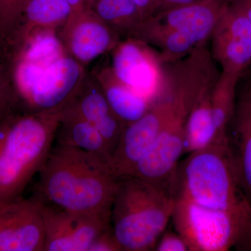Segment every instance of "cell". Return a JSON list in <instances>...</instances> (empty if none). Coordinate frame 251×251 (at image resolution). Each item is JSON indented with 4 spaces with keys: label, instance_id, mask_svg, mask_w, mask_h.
I'll list each match as a JSON object with an SVG mask.
<instances>
[{
    "label": "cell",
    "instance_id": "1",
    "mask_svg": "<svg viewBox=\"0 0 251 251\" xmlns=\"http://www.w3.org/2000/svg\"><path fill=\"white\" fill-rule=\"evenodd\" d=\"M32 197L72 212L111 216L118 178L108 164L75 147L54 141Z\"/></svg>",
    "mask_w": 251,
    "mask_h": 251
},
{
    "label": "cell",
    "instance_id": "2",
    "mask_svg": "<svg viewBox=\"0 0 251 251\" xmlns=\"http://www.w3.org/2000/svg\"><path fill=\"white\" fill-rule=\"evenodd\" d=\"M61 111L21 108L0 117V206L22 198L39 174L55 141Z\"/></svg>",
    "mask_w": 251,
    "mask_h": 251
},
{
    "label": "cell",
    "instance_id": "3",
    "mask_svg": "<svg viewBox=\"0 0 251 251\" xmlns=\"http://www.w3.org/2000/svg\"><path fill=\"white\" fill-rule=\"evenodd\" d=\"M175 204L170 193L139 178H118L111 226L122 251L154 250L171 221Z\"/></svg>",
    "mask_w": 251,
    "mask_h": 251
},
{
    "label": "cell",
    "instance_id": "4",
    "mask_svg": "<svg viewBox=\"0 0 251 251\" xmlns=\"http://www.w3.org/2000/svg\"><path fill=\"white\" fill-rule=\"evenodd\" d=\"M171 193L175 200L210 209L251 206L238 182L229 142L212 144L180 160Z\"/></svg>",
    "mask_w": 251,
    "mask_h": 251
},
{
    "label": "cell",
    "instance_id": "5",
    "mask_svg": "<svg viewBox=\"0 0 251 251\" xmlns=\"http://www.w3.org/2000/svg\"><path fill=\"white\" fill-rule=\"evenodd\" d=\"M171 221L190 251H238L251 233V206L219 210L175 199Z\"/></svg>",
    "mask_w": 251,
    "mask_h": 251
},
{
    "label": "cell",
    "instance_id": "6",
    "mask_svg": "<svg viewBox=\"0 0 251 251\" xmlns=\"http://www.w3.org/2000/svg\"><path fill=\"white\" fill-rule=\"evenodd\" d=\"M10 70L23 108L31 112L61 111L87 74L68 54L46 66L18 59Z\"/></svg>",
    "mask_w": 251,
    "mask_h": 251
},
{
    "label": "cell",
    "instance_id": "7",
    "mask_svg": "<svg viewBox=\"0 0 251 251\" xmlns=\"http://www.w3.org/2000/svg\"><path fill=\"white\" fill-rule=\"evenodd\" d=\"M176 106L175 98L152 104L143 116L125 126L110 160V168L115 177L132 174L152 148Z\"/></svg>",
    "mask_w": 251,
    "mask_h": 251
},
{
    "label": "cell",
    "instance_id": "8",
    "mask_svg": "<svg viewBox=\"0 0 251 251\" xmlns=\"http://www.w3.org/2000/svg\"><path fill=\"white\" fill-rule=\"evenodd\" d=\"M189 110L184 103L177 105L152 148L130 176L139 178L171 195L175 172L184 155V126Z\"/></svg>",
    "mask_w": 251,
    "mask_h": 251
},
{
    "label": "cell",
    "instance_id": "9",
    "mask_svg": "<svg viewBox=\"0 0 251 251\" xmlns=\"http://www.w3.org/2000/svg\"><path fill=\"white\" fill-rule=\"evenodd\" d=\"M40 204L44 251H88L97 236L111 225V216L72 212Z\"/></svg>",
    "mask_w": 251,
    "mask_h": 251
},
{
    "label": "cell",
    "instance_id": "10",
    "mask_svg": "<svg viewBox=\"0 0 251 251\" xmlns=\"http://www.w3.org/2000/svg\"><path fill=\"white\" fill-rule=\"evenodd\" d=\"M57 34L66 52L84 67L117 44L111 26L88 5L73 9Z\"/></svg>",
    "mask_w": 251,
    "mask_h": 251
},
{
    "label": "cell",
    "instance_id": "11",
    "mask_svg": "<svg viewBox=\"0 0 251 251\" xmlns=\"http://www.w3.org/2000/svg\"><path fill=\"white\" fill-rule=\"evenodd\" d=\"M41 204L31 196L0 206V251H44Z\"/></svg>",
    "mask_w": 251,
    "mask_h": 251
},
{
    "label": "cell",
    "instance_id": "12",
    "mask_svg": "<svg viewBox=\"0 0 251 251\" xmlns=\"http://www.w3.org/2000/svg\"><path fill=\"white\" fill-rule=\"evenodd\" d=\"M66 105L75 109L99 130L112 157L125 125L112 111L100 85L91 73L87 72L80 87Z\"/></svg>",
    "mask_w": 251,
    "mask_h": 251
},
{
    "label": "cell",
    "instance_id": "13",
    "mask_svg": "<svg viewBox=\"0 0 251 251\" xmlns=\"http://www.w3.org/2000/svg\"><path fill=\"white\" fill-rule=\"evenodd\" d=\"M111 68L125 85L153 102L158 74L152 59L140 43L129 40L115 46Z\"/></svg>",
    "mask_w": 251,
    "mask_h": 251
},
{
    "label": "cell",
    "instance_id": "14",
    "mask_svg": "<svg viewBox=\"0 0 251 251\" xmlns=\"http://www.w3.org/2000/svg\"><path fill=\"white\" fill-rule=\"evenodd\" d=\"M219 54L226 73L239 75L251 62V21L232 5L221 13Z\"/></svg>",
    "mask_w": 251,
    "mask_h": 251
},
{
    "label": "cell",
    "instance_id": "15",
    "mask_svg": "<svg viewBox=\"0 0 251 251\" xmlns=\"http://www.w3.org/2000/svg\"><path fill=\"white\" fill-rule=\"evenodd\" d=\"M72 11V5L67 0H27L10 44L5 64H11L34 31L43 29L58 30Z\"/></svg>",
    "mask_w": 251,
    "mask_h": 251
},
{
    "label": "cell",
    "instance_id": "16",
    "mask_svg": "<svg viewBox=\"0 0 251 251\" xmlns=\"http://www.w3.org/2000/svg\"><path fill=\"white\" fill-rule=\"evenodd\" d=\"M55 141L81 149L110 167L111 154L103 136L75 109L69 105L64 106L61 111Z\"/></svg>",
    "mask_w": 251,
    "mask_h": 251
},
{
    "label": "cell",
    "instance_id": "17",
    "mask_svg": "<svg viewBox=\"0 0 251 251\" xmlns=\"http://www.w3.org/2000/svg\"><path fill=\"white\" fill-rule=\"evenodd\" d=\"M98 82L112 111L125 125L143 116L152 102L119 80L112 68H101L91 73Z\"/></svg>",
    "mask_w": 251,
    "mask_h": 251
},
{
    "label": "cell",
    "instance_id": "18",
    "mask_svg": "<svg viewBox=\"0 0 251 251\" xmlns=\"http://www.w3.org/2000/svg\"><path fill=\"white\" fill-rule=\"evenodd\" d=\"M229 142L238 182L251 206V94L239 104L234 138Z\"/></svg>",
    "mask_w": 251,
    "mask_h": 251
},
{
    "label": "cell",
    "instance_id": "19",
    "mask_svg": "<svg viewBox=\"0 0 251 251\" xmlns=\"http://www.w3.org/2000/svg\"><path fill=\"white\" fill-rule=\"evenodd\" d=\"M219 138L214 121L210 97L201 95L188 112L184 126V155L202 150L216 143H226Z\"/></svg>",
    "mask_w": 251,
    "mask_h": 251
},
{
    "label": "cell",
    "instance_id": "20",
    "mask_svg": "<svg viewBox=\"0 0 251 251\" xmlns=\"http://www.w3.org/2000/svg\"><path fill=\"white\" fill-rule=\"evenodd\" d=\"M237 76V74L225 73L224 78L210 98L214 121L222 141L229 140L227 126L234 113V93Z\"/></svg>",
    "mask_w": 251,
    "mask_h": 251
},
{
    "label": "cell",
    "instance_id": "21",
    "mask_svg": "<svg viewBox=\"0 0 251 251\" xmlns=\"http://www.w3.org/2000/svg\"><path fill=\"white\" fill-rule=\"evenodd\" d=\"M92 8L110 26L134 30L141 21L134 0H94Z\"/></svg>",
    "mask_w": 251,
    "mask_h": 251
},
{
    "label": "cell",
    "instance_id": "22",
    "mask_svg": "<svg viewBox=\"0 0 251 251\" xmlns=\"http://www.w3.org/2000/svg\"><path fill=\"white\" fill-rule=\"evenodd\" d=\"M27 0H0V62H4Z\"/></svg>",
    "mask_w": 251,
    "mask_h": 251
},
{
    "label": "cell",
    "instance_id": "23",
    "mask_svg": "<svg viewBox=\"0 0 251 251\" xmlns=\"http://www.w3.org/2000/svg\"><path fill=\"white\" fill-rule=\"evenodd\" d=\"M22 108L9 68L0 67V117Z\"/></svg>",
    "mask_w": 251,
    "mask_h": 251
},
{
    "label": "cell",
    "instance_id": "24",
    "mask_svg": "<svg viewBox=\"0 0 251 251\" xmlns=\"http://www.w3.org/2000/svg\"><path fill=\"white\" fill-rule=\"evenodd\" d=\"M156 251H190L187 243L176 231H164L155 246Z\"/></svg>",
    "mask_w": 251,
    "mask_h": 251
},
{
    "label": "cell",
    "instance_id": "25",
    "mask_svg": "<svg viewBox=\"0 0 251 251\" xmlns=\"http://www.w3.org/2000/svg\"><path fill=\"white\" fill-rule=\"evenodd\" d=\"M88 251H122L121 247L114 235L111 225L97 236L91 244Z\"/></svg>",
    "mask_w": 251,
    "mask_h": 251
},
{
    "label": "cell",
    "instance_id": "26",
    "mask_svg": "<svg viewBox=\"0 0 251 251\" xmlns=\"http://www.w3.org/2000/svg\"><path fill=\"white\" fill-rule=\"evenodd\" d=\"M140 20L151 14L158 6L159 0H134Z\"/></svg>",
    "mask_w": 251,
    "mask_h": 251
},
{
    "label": "cell",
    "instance_id": "27",
    "mask_svg": "<svg viewBox=\"0 0 251 251\" xmlns=\"http://www.w3.org/2000/svg\"><path fill=\"white\" fill-rule=\"evenodd\" d=\"M202 0H159L158 6H162L164 9H169L178 6H185L198 2Z\"/></svg>",
    "mask_w": 251,
    "mask_h": 251
},
{
    "label": "cell",
    "instance_id": "28",
    "mask_svg": "<svg viewBox=\"0 0 251 251\" xmlns=\"http://www.w3.org/2000/svg\"><path fill=\"white\" fill-rule=\"evenodd\" d=\"M231 5L240 11L251 21V0H230Z\"/></svg>",
    "mask_w": 251,
    "mask_h": 251
},
{
    "label": "cell",
    "instance_id": "29",
    "mask_svg": "<svg viewBox=\"0 0 251 251\" xmlns=\"http://www.w3.org/2000/svg\"><path fill=\"white\" fill-rule=\"evenodd\" d=\"M67 1L72 5L73 9H80V8L86 6V5L89 6L87 0H67Z\"/></svg>",
    "mask_w": 251,
    "mask_h": 251
},
{
    "label": "cell",
    "instance_id": "30",
    "mask_svg": "<svg viewBox=\"0 0 251 251\" xmlns=\"http://www.w3.org/2000/svg\"><path fill=\"white\" fill-rule=\"evenodd\" d=\"M238 251H251V233L249 234L247 239L244 241V243L239 248Z\"/></svg>",
    "mask_w": 251,
    "mask_h": 251
},
{
    "label": "cell",
    "instance_id": "31",
    "mask_svg": "<svg viewBox=\"0 0 251 251\" xmlns=\"http://www.w3.org/2000/svg\"><path fill=\"white\" fill-rule=\"evenodd\" d=\"M94 0H87V1H88V4L89 6H92V4H93Z\"/></svg>",
    "mask_w": 251,
    "mask_h": 251
},
{
    "label": "cell",
    "instance_id": "32",
    "mask_svg": "<svg viewBox=\"0 0 251 251\" xmlns=\"http://www.w3.org/2000/svg\"><path fill=\"white\" fill-rule=\"evenodd\" d=\"M3 65H4V64H1V63H0V67H1V66H3Z\"/></svg>",
    "mask_w": 251,
    "mask_h": 251
}]
</instances>
